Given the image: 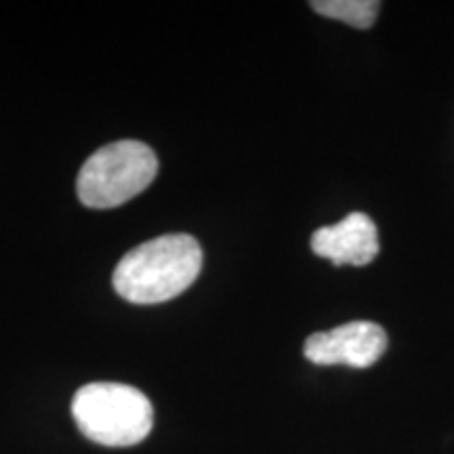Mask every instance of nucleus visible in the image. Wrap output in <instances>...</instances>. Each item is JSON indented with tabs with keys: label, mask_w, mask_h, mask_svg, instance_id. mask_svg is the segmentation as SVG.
Segmentation results:
<instances>
[{
	"label": "nucleus",
	"mask_w": 454,
	"mask_h": 454,
	"mask_svg": "<svg viewBox=\"0 0 454 454\" xmlns=\"http://www.w3.org/2000/svg\"><path fill=\"white\" fill-rule=\"evenodd\" d=\"M311 251L334 265L372 263L379 254V231L374 221L364 213H351L334 225L320 227L311 236Z\"/></svg>",
	"instance_id": "nucleus-5"
},
{
	"label": "nucleus",
	"mask_w": 454,
	"mask_h": 454,
	"mask_svg": "<svg viewBox=\"0 0 454 454\" xmlns=\"http://www.w3.org/2000/svg\"><path fill=\"white\" fill-rule=\"evenodd\" d=\"M158 173L156 152L135 139L114 141L82 164L78 198L89 208H114L139 196Z\"/></svg>",
	"instance_id": "nucleus-3"
},
{
	"label": "nucleus",
	"mask_w": 454,
	"mask_h": 454,
	"mask_svg": "<svg viewBox=\"0 0 454 454\" xmlns=\"http://www.w3.org/2000/svg\"><path fill=\"white\" fill-rule=\"evenodd\" d=\"M311 9L331 20L345 21L357 30H368L377 20L381 3L377 0H316L311 3Z\"/></svg>",
	"instance_id": "nucleus-6"
},
{
	"label": "nucleus",
	"mask_w": 454,
	"mask_h": 454,
	"mask_svg": "<svg viewBox=\"0 0 454 454\" xmlns=\"http://www.w3.org/2000/svg\"><path fill=\"white\" fill-rule=\"evenodd\" d=\"M72 414L90 442L114 448L139 444L154 425L147 395L124 383L84 385L74 395Z\"/></svg>",
	"instance_id": "nucleus-2"
},
{
	"label": "nucleus",
	"mask_w": 454,
	"mask_h": 454,
	"mask_svg": "<svg viewBox=\"0 0 454 454\" xmlns=\"http://www.w3.org/2000/svg\"><path fill=\"white\" fill-rule=\"evenodd\" d=\"M202 248L190 234H167L129 251L114 270V288L122 299L154 305L175 299L196 282Z\"/></svg>",
	"instance_id": "nucleus-1"
},
{
	"label": "nucleus",
	"mask_w": 454,
	"mask_h": 454,
	"mask_svg": "<svg viewBox=\"0 0 454 454\" xmlns=\"http://www.w3.org/2000/svg\"><path fill=\"white\" fill-rule=\"evenodd\" d=\"M387 351V334L374 322H349L326 333H314L305 340L303 354L317 366L345 364L368 368Z\"/></svg>",
	"instance_id": "nucleus-4"
}]
</instances>
